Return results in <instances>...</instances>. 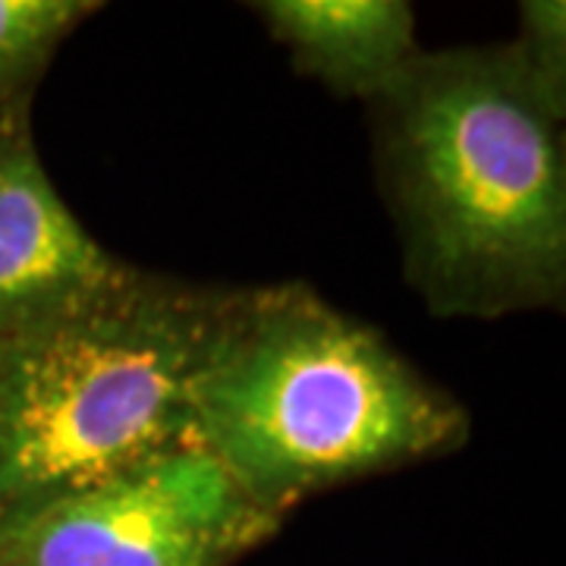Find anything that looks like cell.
<instances>
[{"mask_svg": "<svg viewBox=\"0 0 566 566\" xmlns=\"http://www.w3.org/2000/svg\"><path fill=\"white\" fill-rule=\"evenodd\" d=\"M233 290L133 271L0 340V516L192 444V385Z\"/></svg>", "mask_w": 566, "mask_h": 566, "instance_id": "obj_3", "label": "cell"}, {"mask_svg": "<svg viewBox=\"0 0 566 566\" xmlns=\"http://www.w3.org/2000/svg\"><path fill=\"white\" fill-rule=\"evenodd\" d=\"M98 10L92 0H0V117L29 104L63 39Z\"/></svg>", "mask_w": 566, "mask_h": 566, "instance_id": "obj_7", "label": "cell"}, {"mask_svg": "<svg viewBox=\"0 0 566 566\" xmlns=\"http://www.w3.org/2000/svg\"><path fill=\"white\" fill-rule=\"evenodd\" d=\"M510 48L547 95L566 107L564 0H526V3H520V35Z\"/></svg>", "mask_w": 566, "mask_h": 566, "instance_id": "obj_8", "label": "cell"}, {"mask_svg": "<svg viewBox=\"0 0 566 566\" xmlns=\"http://www.w3.org/2000/svg\"><path fill=\"white\" fill-rule=\"evenodd\" d=\"M252 10L300 73L363 102L385 95L422 54L403 0H262Z\"/></svg>", "mask_w": 566, "mask_h": 566, "instance_id": "obj_6", "label": "cell"}, {"mask_svg": "<svg viewBox=\"0 0 566 566\" xmlns=\"http://www.w3.org/2000/svg\"><path fill=\"white\" fill-rule=\"evenodd\" d=\"M192 434L274 516L450 453L469 412L305 283L233 290L192 385Z\"/></svg>", "mask_w": 566, "mask_h": 566, "instance_id": "obj_2", "label": "cell"}, {"mask_svg": "<svg viewBox=\"0 0 566 566\" xmlns=\"http://www.w3.org/2000/svg\"><path fill=\"white\" fill-rule=\"evenodd\" d=\"M136 268L114 259L41 164L29 104L0 117V340L98 300Z\"/></svg>", "mask_w": 566, "mask_h": 566, "instance_id": "obj_5", "label": "cell"}, {"mask_svg": "<svg viewBox=\"0 0 566 566\" xmlns=\"http://www.w3.org/2000/svg\"><path fill=\"white\" fill-rule=\"evenodd\" d=\"M368 107L406 281L428 312L504 318L564 303L566 107L513 48L422 51Z\"/></svg>", "mask_w": 566, "mask_h": 566, "instance_id": "obj_1", "label": "cell"}, {"mask_svg": "<svg viewBox=\"0 0 566 566\" xmlns=\"http://www.w3.org/2000/svg\"><path fill=\"white\" fill-rule=\"evenodd\" d=\"M281 523L192 441L0 516V566H233Z\"/></svg>", "mask_w": 566, "mask_h": 566, "instance_id": "obj_4", "label": "cell"}]
</instances>
